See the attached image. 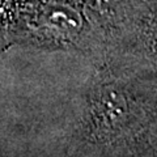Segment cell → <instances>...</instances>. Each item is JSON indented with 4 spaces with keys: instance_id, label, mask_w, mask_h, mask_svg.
<instances>
[{
    "instance_id": "1",
    "label": "cell",
    "mask_w": 157,
    "mask_h": 157,
    "mask_svg": "<svg viewBox=\"0 0 157 157\" xmlns=\"http://www.w3.org/2000/svg\"><path fill=\"white\" fill-rule=\"evenodd\" d=\"M45 24L51 30L62 34H73L80 29V18L67 7H54L45 16Z\"/></svg>"
},
{
    "instance_id": "2",
    "label": "cell",
    "mask_w": 157,
    "mask_h": 157,
    "mask_svg": "<svg viewBox=\"0 0 157 157\" xmlns=\"http://www.w3.org/2000/svg\"><path fill=\"white\" fill-rule=\"evenodd\" d=\"M152 38L157 45V7L153 12V17H152Z\"/></svg>"
}]
</instances>
